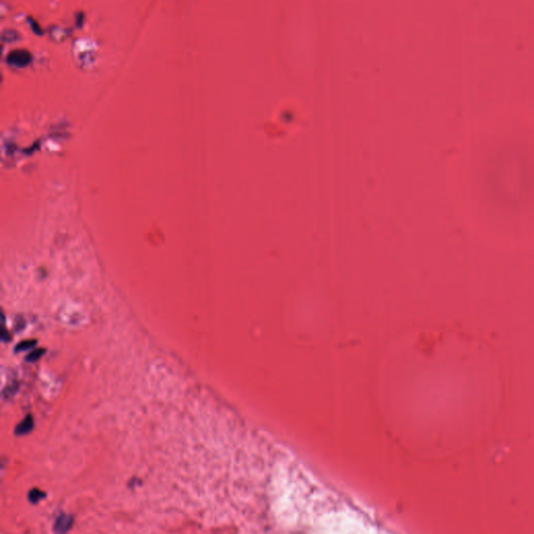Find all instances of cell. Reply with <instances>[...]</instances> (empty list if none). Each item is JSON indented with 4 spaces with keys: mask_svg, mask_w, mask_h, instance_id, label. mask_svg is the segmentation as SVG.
Segmentation results:
<instances>
[{
    "mask_svg": "<svg viewBox=\"0 0 534 534\" xmlns=\"http://www.w3.org/2000/svg\"><path fill=\"white\" fill-rule=\"evenodd\" d=\"M33 429H34V419L32 415H27L20 424L17 425L15 429V433L16 435H25L32 432Z\"/></svg>",
    "mask_w": 534,
    "mask_h": 534,
    "instance_id": "cell-2",
    "label": "cell"
},
{
    "mask_svg": "<svg viewBox=\"0 0 534 534\" xmlns=\"http://www.w3.org/2000/svg\"><path fill=\"white\" fill-rule=\"evenodd\" d=\"M10 339H11V338H10V335H8V333L6 332V330H5V328H3V330H2V334H1V340H2L3 342H6V341H8V340H10Z\"/></svg>",
    "mask_w": 534,
    "mask_h": 534,
    "instance_id": "cell-8",
    "label": "cell"
},
{
    "mask_svg": "<svg viewBox=\"0 0 534 534\" xmlns=\"http://www.w3.org/2000/svg\"><path fill=\"white\" fill-rule=\"evenodd\" d=\"M45 354V350H42V349H38V350H34L32 351L29 355L26 356V361L30 362V363H33V362H37L38 361L42 356Z\"/></svg>",
    "mask_w": 534,
    "mask_h": 534,
    "instance_id": "cell-6",
    "label": "cell"
},
{
    "mask_svg": "<svg viewBox=\"0 0 534 534\" xmlns=\"http://www.w3.org/2000/svg\"><path fill=\"white\" fill-rule=\"evenodd\" d=\"M17 390H18V384L17 383H14L12 386H7L3 390V398L7 399V398L13 397L15 393L17 392Z\"/></svg>",
    "mask_w": 534,
    "mask_h": 534,
    "instance_id": "cell-7",
    "label": "cell"
},
{
    "mask_svg": "<svg viewBox=\"0 0 534 534\" xmlns=\"http://www.w3.org/2000/svg\"><path fill=\"white\" fill-rule=\"evenodd\" d=\"M44 498H46V493L44 492L38 490V489H34V490L30 491V493H29V501L32 504L39 503Z\"/></svg>",
    "mask_w": 534,
    "mask_h": 534,
    "instance_id": "cell-4",
    "label": "cell"
},
{
    "mask_svg": "<svg viewBox=\"0 0 534 534\" xmlns=\"http://www.w3.org/2000/svg\"><path fill=\"white\" fill-rule=\"evenodd\" d=\"M7 59H8V61H10L11 64L17 65V66H24V65H26L27 63H29L31 57L27 52L17 51V52L12 53L10 55V58H7Z\"/></svg>",
    "mask_w": 534,
    "mask_h": 534,
    "instance_id": "cell-3",
    "label": "cell"
},
{
    "mask_svg": "<svg viewBox=\"0 0 534 534\" xmlns=\"http://www.w3.org/2000/svg\"><path fill=\"white\" fill-rule=\"evenodd\" d=\"M37 344V341L36 340H24V341H21L20 343H18L16 346H15V352L17 353H20V352H24V351H29V350H33L35 346Z\"/></svg>",
    "mask_w": 534,
    "mask_h": 534,
    "instance_id": "cell-5",
    "label": "cell"
},
{
    "mask_svg": "<svg viewBox=\"0 0 534 534\" xmlns=\"http://www.w3.org/2000/svg\"><path fill=\"white\" fill-rule=\"evenodd\" d=\"M73 523L74 519L72 515L66 513L60 514L53 524V530L57 533H66L72 528Z\"/></svg>",
    "mask_w": 534,
    "mask_h": 534,
    "instance_id": "cell-1",
    "label": "cell"
}]
</instances>
